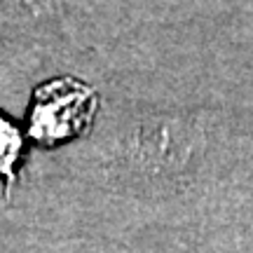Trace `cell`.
Listing matches in <instances>:
<instances>
[{"label":"cell","instance_id":"7a4b0ae2","mask_svg":"<svg viewBox=\"0 0 253 253\" xmlns=\"http://www.w3.org/2000/svg\"><path fill=\"white\" fill-rule=\"evenodd\" d=\"M21 148V138L5 118H0V171H7Z\"/></svg>","mask_w":253,"mask_h":253},{"label":"cell","instance_id":"3957f363","mask_svg":"<svg viewBox=\"0 0 253 253\" xmlns=\"http://www.w3.org/2000/svg\"><path fill=\"white\" fill-rule=\"evenodd\" d=\"M21 2H28V5H40L42 0H21Z\"/></svg>","mask_w":253,"mask_h":253},{"label":"cell","instance_id":"6da1fadb","mask_svg":"<svg viewBox=\"0 0 253 253\" xmlns=\"http://www.w3.org/2000/svg\"><path fill=\"white\" fill-rule=\"evenodd\" d=\"M96 94L78 80H54L36 91L31 110V134L42 143L78 136L91 122Z\"/></svg>","mask_w":253,"mask_h":253}]
</instances>
